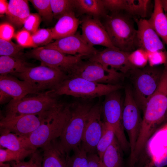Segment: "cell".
<instances>
[{
	"instance_id": "cell-17",
	"label": "cell",
	"mask_w": 167,
	"mask_h": 167,
	"mask_svg": "<svg viewBox=\"0 0 167 167\" xmlns=\"http://www.w3.org/2000/svg\"><path fill=\"white\" fill-rule=\"evenodd\" d=\"M38 92L27 82L18 79L16 77L7 75H0V103H4L9 98L18 100L29 94Z\"/></svg>"
},
{
	"instance_id": "cell-31",
	"label": "cell",
	"mask_w": 167,
	"mask_h": 167,
	"mask_svg": "<svg viewBox=\"0 0 167 167\" xmlns=\"http://www.w3.org/2000/svg\"><path fill=\"white\" fill-rule=\"evenodd\" d=\"M44 21L50 22L54 17L50 0H29Z\"/></svg>"
},
{
	"instance_id": "cell-38",
	"label": "cell",
	"mask_w": 167,
	"mask_h": 167,
	"mask_svg": "<svg viewBox=\"0 0 167 167\" xmlns=\"http://www.w3.org/2000/svg\"><path fill=\"white\" fill-rule=\"evenodd\" d=\"M147 53L148 62L150 66L153 67L160 64L166 63L167 59L166 54L164 50L147 52Z\"/></svg>"
},
{
	"instance_id": "cell-36",
	"label": "cell",
	"mask_w": 167,
	"mask_h": 167,
	"mask_svg": "<svg viewBox=\"0 0 167 167\" xmlns=\"http://www.w3.org/2000/svg\"><path fill=\"white\" fill-rule=\"evenodd\" d=\"M11 167H42V156L36 151L27 161L9 162Z\"/></svg>"
},
{
	"instance_id": "cell-8",
	"label": "cell",
	"mask_w": 167,
	"mask_h": 167,
	"mask_svg": "<svg viewBox=\"0 0 167 167\" xmlns=\"http://www.w3.org/2000/svg\"><path fill=\"white\" fill-rule=\"evenodd\" d=\"M118 91L105 96L102 105L104 122L113 128L123 151L127 152L130 149V146L125 134L122 122L123 104Z\"/></svg>"
},
{
	"instance_id": "cell-7",
	"label": "cell",
	"mask_w": 167,
	"mask_h": 167,
	"mask_svg": "<svg viewBox=\"0 0 167 167\" xmlns=\"http://www.w3.org/2000/svg\"><path fill=\"white\" fill-rule=\"evenodd\" d=\"M163 71L150 66L141 69L135 68L130 70L135 76L133 96L139 108L143 112L160 83Z\"/></svg>"
},
{
	"instance_id": "cell-50",
	"label": "cell",
	"mask_w": 167,
	"mask_h": 167,
	"mask_svg": "<svg viewBox=\"0 0 167 167\" xmlns=\"http://www.w3.org/2000/svg\"></svg>"
},
{
	"instance_id": "cell-16",
	"label": "cell",
	"mask_w": 167,
	"mask_h": 167,
	"mask_svg": "<svg viewBox=\"0 0 167 167\" xmlns=\"http://www.w3.org/2000/svg\"><path fill=\"white\" fill-rule=\"evenodd\" d=\"M130 53L119 49L106 48L89 57L88 60L98 62L105 67L111 68L125 74L136 68L130 62L129 56Z\"/></svg>"
},
{
	"instance_id": "cell-11",
	"label": "cell",
	"mask_w": 167,
	"mask_h": 167,
	"mask_svg": "<svg viewBox=\"0 0 167 167\" xmlns=\"http://www.w3.org/2000/svg\"><path fill=\"white\" fill-rule=\"evenodd\" d=\"M139 109L132 91L129 88L126 89L123 104L122 122L124 130L129 138L130 155L134 149L141 126L142 118Z\"/></svg>"
},
{
	"instance_id": "cell-48",
	"label": "cell",
	"mask_w": 167,
	"mask_h": 167,
	"mask_svg": "<svg viewBox=\"0 0 167 167\" xmlns=\"http://www.w3.org/2000/svg\"><path fill=\"white\" fill-rule=\"evenodd\" d=\"M165 120H167V111L166 114Z\"/></svg>"
},
{
	"instance_id": "cell-13",
	"label": "cell",
	"mask_w": 167,
	"mask_h": 167,
	"mask_svg": "<svg viewBox=\"0 0 167 167\" xmlns=\"http://www.w3.org/2000/svg\"><path fill=\"white\" fill-rule=\"evenodd\" d=\"M53 108L36 114L24 115L9 118H0V127L17 135L28 138L39 127Z\"/></svg>"
},
{
	"instance_id": "cell-24",
	"label": "cell",
	"mask_w": 167,
	"mask_h": 167,
	"mask_svg": "<svg viewBox=\"0 0 167 167\" xmlns=\"http://www.w3.org/2000/svg\"><path fill=\"white\" fill-rule=\"evenodd\" d=\"M75 6L79 15L96 19L104 18L108 14L102 0H75Z\"/></svg>"
},
{
	"instance_id": "cell-12",
	"label": "cell",
	"mask_w": 167,
	"mask_h": 167,
	"mask_svg": "<svg viewBox=\"0 0 167 167\" xmlns=\"http://www.w3.org/2000/svg\"><path fill=\"white\" fill-rule=\"evenodd\" d=\"M102 112V105L97 103L93 105L88 114L81 144L87 154L97 152V145L104 127V122L101 120Z\"/></svg>"
},
{
	"instance_id": "cell-27",
	"label": "cell",
	"mask_w": 167,
	"mask_h": 167,
	"mask_svg": "<svg viewBox=\"0 0 167 167\" xmlns=\"http://www.w3.org/2000/svg\"><path fill=\"white\" fill-rule=\"evenodd\" d=\"M150 2L148 0H125L124 11L133 17L138 16L144 18L147 15Z\"/></svg>"
},
{
	"instance_id": "cell-47",
	"label": "cell",
	"mask_w": 167,
	"mask_h": 167,
	"mask_svg": "<svg viewBox=\"0 0 167 167\" xmlns=\"http://www.w3.org/2000/svg\"><path fill=\"white\" fill-rule=\"evenodd\" d=\"M99 167H105L103 165L101 161V160L100 162Z\"/></svg>"
},
{
	"instance_id": "cell-32",
	"label": "cell",
	"mask_w": 167,
	"mask_h": 167,
	"mask_svg": "<svg viewBox=\"0 0 167 167\" xmlns=\"http://www.w3.org/2000/svg\"><path fill=\"white\" fill-rule=\"evenodd\" d=\"M32 47L37 48L40 46L46 45L53 39L52 29H39L31 35Z\"/></svg>"
},
{
	"instance_id": "cell-1",
	"label": "cell",
	"mask_w": 167,
	"mask_h": 167,
	"mask_svg": "<svg viewBox=\"0 0 167 167\" xmlns=\"http://www.w3.org/2000/svg\"><path fill=\"white\" fill-rule=\"evenodd\" d=\"M104 19L102 24L114 47L128 53L138 49L133 17L120 12L107 14Z\"/></svg>"
},
{
	"instance_id": "cell-28",
	"label": "cell",
	"mask_w": 167,
	"mask_h": 167,
	"mask_svg": "<svg viewBox=\"0 0 167 167\" xmlns=\"http://www.w3.org/2000/svg\"><path fill=\"white\" fill-rule=\"evenodd\" d=\"M115 137L113 128L104 122L102 134L96 147L97 153L100 160L105 150L112 143Z\"/></svg>"
},
{
	"instance_id": "cell-37",
	"label": "cell",
	"mask_w": 167,
	"mask_h": 167,
	"mask_svg": "<svg viewBox=\"0 0 167 167\" xmlns=\"http://www.w3.org/2000/svg\"><path fill=\"white\" fill-rule=\"evenodd\" d=\"M41 19L38 13H30L24 23L23 29L33 34L39 29Z\"/></svg>"
},
{
	"instance_id": "cell-29",
	"label": "cell",
	"mask_w": 167,
	"mask_h": 167,
	"mask_svg": "<svg viewBox=\"0 0 167 167\" xmlns=\"http://www.w3.org/2000/svg\"><path fill=\"white\" fill-rule=\"evenodd\" d=\"M54 17L59 19L66 13L75 11V0H50Z\"/></svg>"
},
{
	"instance_id": "cell-9",
	"label": "cell",
	"mask_w": 167,
	"mask_h": 167,
	"mask_svg": "<svg viewBox=\"0 0 167 167\" xmlns=\"http://www.w3.org/2000/svg\"><path fill=\"white\" fill-rule=\"evenodd\" d=\"M124 74L105 67L95 61L82 60L72 71L69 77L82 78L99 84H118Z\"/></svg>"
},
{
	"instance_id": "cell-30",
	"label": "cell",
	"mask_w": 167,
	"mask_h": 167,
	"mask_svg": "<svg viewBox=\"0 0 167 167\" xmlns=\"http://www.w3.org/2000/svg\"><path fill=\"white\" fill-rule=\"evenodd\" d=\"M36 150H31L24 151H15L8 149H0V163L23 161L26 157L31 155Z\"/></svg>"
},
{
	"instance_id": "cell-3",
	"label": "cell",
	"mask_w": 167,
	"mask_h": 167,
	"mask_svg": "<svg viewBox=\"0 0 167 167\" xmlns=\"http://www.w3.org/2000/svg\"><path fill=\"white\" fill-rule=\"evenodd\" d=\"M94 105L90 102L77 101L70 103V113L59 140L69 152L81 144L89 113Z\"/></svg>"
},
{
	"instance_id": "cell-42",
	"label": "cell",
	"mask_w": 167,
	"mask_h": 167,
	"mask_svg": "<svg viewBox=\"0 0 167 167\" xmlns=\"http://www.w3.org/2000/svg\"><path fill=\"white\" fill-rule=\"evenodd\" d=\"M88 167H99L100 158L97 153L88 154Z\"/></svg>"
},
{
	"instance_id": "cell-40",
	"label": "cell",
	"mask_w": 167,
	"mask_h": 167,
	"mask_svg": "<svg viewBox=\"0 0 167 167\" xmlns=\"http://www.w3.org/2000/svg\"><path fill=\"white\" fill-rule=\"evenodd\" d=\"M106 10L111 13L124 11L125 0H102Z\"/></svg>"
},
{
	"instance_id": "cell-45",
	"label": "cell",
	"mask_w": 167,
	"mask_h": 167,
	"mask_svg": "<svg viewBox=\"0 0 167 167\" xmlns=\"http://www.w3.org/2000/svg\"><path fill=\"white\" fill-rule=\"evenodd\" d=\"M161 2L164 12L167 18V0H161Z\"/></svg>"
},
{
	"instance_id": "cell-18",
	"label": "cell",
	"mask_w": 167,
	"mask_h": 167,
	"mask_svg": "<svg viewBox=\"0 0 167 167\" xmlns=\"http://www.w3.org/2000/svg\"><path fill=\"white\" fill-rule=\"evenodd\" d=\"M134 18L137 27L136 39L138 49L141 48L147 52L164 50L163 43L147 20Z\"/></svg>"
},
{
	"instance_id": "cell-46",
	"label": "cell",
	"mask_w": 167,
	"mask_h": 167,
	"mask_svg": "<svg viewBox=\"0 0 167 167\" xmlns=\"http://www.w3.org/2000/svg\"><path fill=\"white\" fill-rule=\"evenodd\" d=\"M144 167H157L156 166L150 163H149V164H147Z\"/></svg>"
},
{
	"instance_id": "cell-19",
	"label": "cell",
	"mask_w": 167,
	"mask_h": 167,
	"mask_svg": "<svg viewBox=\"0 0 167 167\" xmlns=\"http://www.w3.org/2000/svg\"><path fill=\"white\" fill-rule=\"evenodd\" d=\"M42 148V167H71V157L59 139H54Z\"/></svg>"
},
{
	"instance_id": "cell-33",
	"label": "cell",
	"mask_w": 167,
	"mask_h": 167,
	"mask_svg": "<svg viewBox=\"0 0 167 167\" xmlns=\"http://www.w3.org/2000/svg\"><path fill=\"white\" fill-rule=\"evenodd\" d=\"M24 47L10 41L0 39V55L22 58Z\"/></svg>"
},
{
	"instance_id": "cell-44",
	"label": "cell",
	"mask_w": 167,
	"mask_h": 167,
	"mask_svg": "<svg viewBox=\"0 0 167 167\" xmlns=\"http://www.w3.org/2000/svg\"><path fill=\"white\" fill-rule=\"evenodd\" d=\"M9 4L7 1L5 0H0V14L3 15L6 14L8 9Z\"/></svg>"
},
{
	"instance_id": "cell-22",
	"label": "cell",
	"mask_w": 167,
	"mask_h": 167,
	"mask_svg": "<svg viewBox=\"0 0 167 167\" xmlns=\"http://www.w3.org/2000/svg\"><path fill=\"white\" fill-rule=\"evenodd\" d=\"M147 20L167 46V18L162 7L161 0H154L153 12Z\"/></svg>"
},
{
	"instance_id": "cell-34",
	"label": "cell",
	"mask_w": 167,
	"mask_h": 167,
	"mask_svg": "<svg viewBox=\"0 0 167 167\" xmlns=\"http://www.w3.org/2000/svg\"><path fill=\"white\" fill-rule=\"evenodd\" d=\"M129 59L135 67H144L148 62L147 52L141 48L137 49L130 53Z\"/></svg>"
},
{
	"instance_id": "cell-23",
	"label": "cell",
	"mask_w": 167,
	"mask_h": 167,
	"mask_svg": "<svg viewBox=\"0 0 167 167\" xmlns=\"http://www.w3.org/2000/svg\"><path fill=\"white\" fill-rule=\"evenodd\" d=\"M6 15L12 24L18 27L23 25L26 19L30 14L28 1L10 0Z\"/></svg>"
},
{
	"instance_id": "cell-10",
	"label": "cell",
	"mask_w": 167,
	"mask_h": 167,
	"mask_svg": "<svg viewBox=\"0 0 167 167\" xmlns=\"http://www.w3.org/2000/svg\"><path fill=\"white\" fill-rule=\"evenodd\" d=\"M26 56L39 61L41 64L59 70L69 76L82 58L80 56L66 54L44 46L36 48L27 54Z\"/></svg>"
},
{
	"instance_id": "cell-43",
	"label": "cell",
	"mask_w": 167,
	"mask_h": 167,
	"mask_svg": "<svg viewBox=\"0 0 167 167\" xmlns=\"http://www.w3.org/2000/svg\"><path fill=\"white\" fill-rule=\"evenodd\" d=\"M152 162V164L157 167H163L167 165V150L164 154Z\"/></svg>"
},
{
	"instance_id": "cell-2",
	"label": "cell",
	"mask_w": 167,
	"mask_h": 167,
	"mask_svg": "<svg viewBox=\"0 0 167 167\" xmlns=\"http://www.w3.org/2000/svg\"><path fill=\"white\" fill-rule=\"evenodd\" d=\"M70 113V104L59 102L28 137L36 149L59 138Z\"/></svg>"
},
{
	"instance_id": "cell-41",
	"label": "cell",
	"mask_w": 167,
	"mask_h": 167,
	"mask_svg": "<svg viewBox=\"0 0 167 167\" xmlns=\"http://www.w3.org/2000/svg\"><path fill=\"white\" fill-rule=\"evenodd\" d=\"M14 28L11 24L4 23L0 25V39L10 41L14 36Z\"/></svg>"
},
{
	"instance_id": "cell-25",
	"label": "cell",
	"mask_w": 167,
	"mask_h": 167,
	"mask_svg": "<svg viewBox=\"0 0 167 167\" xmlns=\"http://www.w3.org/2000/svg\"><path fill=\"white\" fill-rule=\"evenodd\" d=\"M31 67L32 66L22 58L0 56V75H13L22 73Z\"/></svg>"
},
{
	"instance_id": "cell-39",
	"label": "cell",
	"mask_w": 167,
	"mask_h": 167,
	"mask_svg": "<svg viewBox=\"0 0 167 167\" xmlns=\"http://www.w3.org/2000/svg\"><path fill=\"white\" fill-rule=\"evenodd\" d=\"M18 44L23 47H32L31 34L27 30L23 29L14 35Z\"/></svg>"
},
{
	"instance_id": "cell-35",
	"label": "cell",
	"mask_w": 167,
	"mask_h": 167,
	"mask_svg": "<svg viewBox=\"0 0 167 167\" xmlns=\"http://www.w3.org/2000/svg\"><path fill=\"white\" fill-rule=\"evenodd\" d=\"M73 151L71 167H88V154L81 145Z\"/></svg>"
},
{
	"instance_id": "cell-49",
	"label": "cell",
	"mask_w": 167,
	"mask_h": 167,
	"mask_svg": "<svg viewBox=\"0 0 167 167\" xmlns=\"http://www.w3.org/2000/svg\"><path fill=\"white\" fill-rule=\"evenodd\" d=\"M165 125L167 127V124H165Z\"/></svg>"
},
{
	"instance_id": "cell-14",
	"label": "cell",
	"mask_w": 167,
	"mask_h": 167,
	"mask_svg": "<svg viewBox=\"0 0 167 167\" xmlns=\"http://www.w3.org/2000/svg\"><path fill=\"white\" fill-rule=\"evenodd\" d=\"M44 47L56 49L66 54L82 58H88L98 51L94 46L88 44L79 32L55 40Z\"/></svg>"
},
{
	"instance_id": "cell-6",
	"label": "cell",
	"mask_w": 167,
	"mask_h": 167,
	"mask_svg": "<svg viewBox=\"0 0 167 167\" xmlns=\"http://www.w3.org/2000/svg\"><path fill=\"white\" fill-rule=\"evenodd\" d=\"M13 75L28 83L39 93L54 91L68 75L61 70L41 64L31 67L24 72Z\"/></svg>"
},
{
	"instance_id": "cell-5",
	"label": "cell",
	"mask_w": 167,
	"mask_h": 167,
	"mask_svg": "<svg viewBox=\"0 0 167 167\" xmlns=\"http://www.w3.org/2000/svg\"><path fill=\"white\" fill-rule=\"evenodd\" d=\"M119 84H101L80 77H69L65 80L54 91L58 96L67 95L83 99H91L118 91Z\"/></svg>"
},
{
	"instance_id": "cell-20",
	"label": "cell",
	"mask_w": 167,
	"mask_h": 167,
	"mask_svg": "<svg viewBox=\"0 0 167 167\" xmlns=\"http://www.w3.org/2000/svg\"><path fill=\"white\" fill-rule=\"evenodd\" d=\"M81 21L76 17L74 11L68 12L58 19L52 29L53 39L56 40L74 34Z\"/></svg>"
},
{
	"instance_id": "cell-15",
	"label": "cell",
	"mask_w": 167,
	"mask_h": 167,
	"mask_svg": "<svg viewBox=\"0 0 167 167\" xmlns=\"http://www.w3.org/2000/svg\"><path fill=\"white\" fill-rule=\"evenodd\" d=\"M82 37L89 45L118 49L112 44L100 19L87 15L81 21Z\"/></svg>"
},
{
	"instance_id": "cell-26",
	"label": "cell",
	"mask_w": 167,
	"mask_h": 167,
	"mask_svg": "<svg viewBox=\"0 0 167 167\" xmlns=\"http://www.w3.org/2000/svg\"><path fill=\"white\" fill-rule=\"evenodd\" d=\"M123 150L116 136L101 160L105 167H122Z\"/></svg>"
},
{
	"instance_id": "cell-21",
	"label": "cell",
	"mask_w": 167,
	"mask_h": 167,
	"mask_svg": "<svg viewBox=\"0 0 167 167\" xmlns=\"http://www.w3.org/2000/svg\"><path fill=\"white\" fill-rule=\"evenodd\" d=\"M0 148L15 151L36 150L30 143L28 138L12 133L6 129H0Z\"/></svg>"
},
{
	"instance_id": "cell-4",
	"label": "cell",
	"mask_w": 167,
	"mask_h": 167,
	"mask_svg": "<svg viewBox=\"0 0 167 167\" xmlns=\"http://www.w3.org/2000/svg\"><path fill=\"white\" fill-rule=\"evenodd\" d=\"M54 91H48L35 95L25 96L18 100L11 99L0 118H9L19 116L36 114L49 110L59 101Z\"/></svg>"
}]
</instances>
